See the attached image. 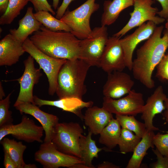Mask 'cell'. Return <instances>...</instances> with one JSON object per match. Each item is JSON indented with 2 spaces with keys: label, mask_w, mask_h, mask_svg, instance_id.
Segmentation results:
<instances>
[{
  "label": "cell",
  "mask_w": 168,
  "mask_h": 168,
  "mask_svg": "<svg viewBox=\"0 0 168 168\" xmlns=\"http://www.w3.org/2000/svg\"><path fill=\"white\" fill-rule=\"evenodd\" d=\"M141 138L133 132L122 128L118 145L120 152L123 154L133 152Z\"/></svg>",
  "instance_id": "f546056e"
},
{
  "label": "cell",
  "mask_w": 168,
  "mask_h": 168,
  "mask_svg": "<svg viewBox=\"0 0 168 168\" xmlns=\"http://www.w3.org/2000/svg\"><path fill=\"white\" fill-rule=\"evenodd\" d=\"M152 151L156 155L157 160L151 166L153 168H168V156L162 155L156 148L155 149H152Z\"/></svg>",
  "instance_id": "e575fe53"
},
{
  "label": "cell",
  "mask_w": 168,
  "mask_h": 168,
  "mask_svg": "<svg viewBox=\"0 0 168 168\" xmlns=\"http://www.w3.org/2000/svg\"><path fill=\"white\" fill-rule=\"evenodd\" d=\"M4 157L3 165L5 168H17V166L8 153L3 150Z\"/></svg>",
  "instance_id": "8d00e7d4"
},
{
  "label": "cell",
  "mask_w": 168,
  "mask_h": 168,
  "mask_svg": "<svg viewBox=\"0 0 168 168\" xmlns=\"http://www.w3.org/2000/svg\"><path fill=\"white\" fill-rule=\"evenodd\" d=\"M156 76L161 80H168V54L164 55L157 65Z\"/></svg>",
  "instance_id": "d6a6232c"
},
{
  "label": "cell",
  "mask_w": 168,
  "mask_h": 168,
  "mask_svg": "<svg viewBox=\"0 0 168 168\" xmlns=\"http://www.w3.org/2000/svg\"><path fill=\"white\" fill-rule=\"evenodd\" d=\"M30 0H8L7 10L0 18V24H11Z\"/></svg>",
  "instance_id": "83f0119b"
},
{
  "label": "cell",
  "mask_w": 168,
  "mask_h": 168,
  "mask_svg": "<svg viewBox=\"0 0 168 168\" xmlns=\"http://www.w3.org/2000/svg\"><path fill=\"white\" fill-rule=\"evenodd\" d=\"M37 168V166L35 164H26L25 168Z\"/></svg>",
  "instance_id": "ee69618b"
},
{
  "label": "cell",
  "mask_w": 168,
  "mask_h": 168,
  "mask_svg": "<svg viewBox=\"0 0 168 168\" xmlns=\"http://www.w3.org/2000/svg\"><path fill=\"white\" fill-rule=\"evenodd\" d=\"M83 132L78 123H59L55 128L52 142L60 151L81 159L79 140Z\"/></svg>",
  "instance_id": "5b68a950"
},
{
  "label": "cell",
  "mask_w": 168,
  "mask_h": 168,
  "mask_svg": "<svg viewBox=\"0 0 168 168\" xmlns=\"http://www.w3.org/2000/svg\"><path fill=\"white\" fill-rule=\"evenodd\" d=\"M12 92L0 100V127L12 124V112L9 110L10 97Z\"/></svg>",
  "instance_id": "4dcf8cb0"
},
{
  "label": "cell",
  "mask_w": 168,
  "mask_h": 168,
  "mask_svg": "<svg viewBox=\"0 0 168 168\" xmlns=\"http://www.w3.org/2000/svg\"><path fill=\"white\" fill-rule=\"evenodd\" d=\"M154 0H134V10L130 13V18L127 24L113 35L121 37L133 28L139 26L148 21L158 25L164 22L165 19L156 16L157 8L152 7Z\"/></svg>",
  "instance_id": "30bf717a"
},
{
  "label": "cell",
  "mask_w": 168,
  "mask_h": 168,
  "mask_svg": "<svg viewBox=\"0 0 168 168\" xmlns=\"http://www.w3.org/2000/svg\"><path fill=\"white\" fill-rule=\"evenodd\" d=\"M33 11L32 7H28L25 16L19 21L18 28L9 30L10 34L23 43L29 35L40 30L42 25L35 17Z\"/></svg>",
  "instance_id": "44dd1931"
},
{
  "label": "cell",
  "mask_w": 168,
  "mask_h": 168,
  "mask_svg": "<svg viewBox=\"0 0 168 168\" xmlns=\"http://www.w3.org/2000/svg\"><path fill=\"white\" fill-rule=\"evenodd\" d=\"M95 0H87L74 10L66 11L60 19L70 28V32L80 40L87 38L91 33L90 17L100 7Z\"/></svg>",
  "instance_id": "277c9868"
},
{
  "label": "cell",
  "mask_w": 168,
  "mask_h": 168,
  "mask_svg": "<svg viewBox=\"0 0 168 168\" xmlns=\"http://www.w3.org/2000/svg\"><path fill=\"white\" fill-rule=\"evenodd\" d=\"M120 37H108L100 59L99 67L107 73L123 71L126 67Z\"/></svg>",
  "instance_id": "4fadbf2b"
},
{
  "label": "cell",
  "mask_w": 168,
  "mask_h": 168,
  "mask_svg": "<svg viewBox=\"0 0 168 168\" xmlns=\"http://www.w3.org/2000/svg\"><path fill=\"white\" fill-rule=\"evenodd\" d=\"M42 52L56 58H78L80 40L70 32L53 31L42 25L29 38Z\"/></svg>",
  "instance_id": "7a4b0ae2"
},
{
  "label": "cell",
  "mask_w": 168,
  "mask_h": 168,
  "mask_svg": "<svg viewBox=\"0 0 168 168\" xmlns=\"http://www.w3.org/2000/svg\"><path fill=\"white\" fill-rule=\"evenodd\" d=\"M167 97L162 86H159L148 98L141 116V119L144 121L147 131L159 130L158 128L153 125V120L156 114H160L165 110L164 102Z\"/></svg>",
  "instance_id": "e0dca14e"
},
{
  "label": "cell",
  "mask_w": 168,
  "mask_h": 168,
  "mask_svg": "<svg viewBox=\"0 0 168 168\" xmlns=\"http://www.w3.org/2000/svg\"><path fill=\"white\" fill-rule=\"evenodd\" d=\"M60 0H53L52 6L54 9H58Z\"/></svg>",
  "instance_id": "7bdbcfd3"
},
{
  "label": "cell",
  "mask_w": 168,
  "mask_h": 168,
  "mask_svg": "<svg viewBox=\"0 0 168 168\" xmlns=\"http://www.w3.org/2000/svg\"><path fill=\"white\" fill-rule=\"evenodd\" d=\"M121 130L117 119L113 118L99 134V142L109 149H113L118 145Z\"/></svg>",
  "instance_id": "d4e9b609"
},
{
  "label": "cell",
  "mask_w": 168,
  "mask_h": 168,
  "mask_svg": "<svg viewBox=\"0 0 168 168\" xmlns=\"http://www.w3.org/2000/svg\"><path fill=\"white\" fill-rule=\"evenodd\" d=\"M34 100L35 104L39 107L45 105L55 106L63 110L73 113L82 119H83L84 117L82 112V110L85 108L91 107L93 104V102L91 101L85 102L82 99L76 98H67L59 99L56 100H49L42 99L34 96Z\"/></svg>",
  "instance_id": "d6986e66"
},
{
  "label": "cell",
  "mask_w": 168,
  "mask_h": 168,
  "mask_svg": "<svg viewBox=\"0 0 168 168\" xmlns=\"http://www.w3.org/2000/svg\"><path fill=\"white\" fill-rule=\"evenodd\" d=\"M91 67L79 58L67 59L61 67L57 77L56 93L59 99H82L87 92L85 82Z\"/></svg>",
  "instance_id": "3957f363"
},
{
  "label": "cell",
  "mask_w": 168,
  "mask_h": 168,
  "mask_svg": "<svg viewBox=\"0 0 168 168\" xmlns=\"http://www.w3.org/2000/svg\"><path fill=\"white\" fill-rule=\"evenodd\" d=\"M49 12L40 11L34 13L36 19L46 28L53 31L71 32L70 28L65 23L54 17Z\"/></svg>",
  "instance_id": "4316f807"
},
{
  "label": "cell",
  "mask_w": 168,
  "mask_h": 168,
  "mask_svg": "<svg viewBox=\"0 0 168 168\" xmlns=\"http://www.w3.org/2000/svg\"><path fill=\"white\" fill-rule=\"evenodd\" d=\"M34 157L44 168H74L77 164H85L80 158L59 151L52 142L41 144Z\"/></svg>",
  "instance_id": "ba28073f"
},
{
  "label": "cell",
  "mask_w": 168,
  "mask_h": 168,
  "mask_svg": "<svg viewBox=\"0 0 168 168\" xmlns=\"http://www.w3.org/2000/svg\"><path fill=\"white\" fill-rule=\"evenodd\" d=\"M23 43L10 33L0 41V66H11L16 63L25 52Z\"/></svg>",
  "instance_id": "ac0fdd59"
},
{
  "label": "cell",
  "mask_w": 168,
  "mask_h": 168,
  "mask_svg": "<svg viewBox=\"0 0 168 168\" xmlns=\"http://www.w3.org/2000/svg\"><path fill=\"white\" fill-rule=\"evenodd\" d=\"M162 26L156 27L152 35L138 49L133 61L132 70L134 78L149 89L155 86L152 74L168 47V32L162 37Z\"/></svg>",
  "instance_id": "6da1fadb"
},
{
  "label": "cell",
  "mask_w": 168,
  "mask_h": 168,
  "mask_svg": "<svg viewBox=\"0 0 168 168\" xmlns=\"http://www.w3.org/2000/svg\"><path fill=\"white\" fill-rule=\"evenodd\" d=\"M34 59L30 55L24 60L25 69L22 75L20 78L10 80L17 81L20 85V90L17 98L14 104L15 107L23 103H31L35 104L33 90L35 85L39 81L42 76L40 68H35Z\"/></svg>",
  "instance_id": "7c38bea8"
},
{
  "label": "cell",
  "mask_w": 168,
  "mask_h": 168,
  "mask_svg": "<svg viewBox=\"0 0 168 168\" xmlns=\"http://www.w3.org/2000/svg\"><path fill=\"white\" fill-rule=\"evenodd\" d=\"M154 131L147 130L141 139L135 147L133 154L126 167V168H139L142 161L148 149L154 147L153 138Z\"/></svg>",
  "instance_id": "603a6c76"
},
{
  "label": "cell",
  "mask_w": 168,
  "mask_h": 168,
  "mask_svg": "<svg viewBox=\"0 0 168 168\" xmlns=\"http://www.w3.org/2000/svg\"><path fill=\"white\" fill-rule=\"evenodd\" d=\"M3 150H5L16 164L17 168H25L26 164L23 159V155L26 146L21 142L14 139L4 138L0 141Z\"/></svg>",
  "instance_id": "484cf974"
},
{
  "label": "cell",
  "mask_w": 168,
  "mask_h": 168,
  "mask_svg": "<svg viewBox=\"0 0 168 168\" xmlns=\"http://www.w3.org/2000/svg\"><path fill=\"white\" fill-rule=\"evenodd\" d=\"M144 105L142 94L132 89L120 99L104 96L102 107L112 114L134 116L142 113Z\"/></svg>",
  "instance_id": "9c48e42d"
},
{
  "label": "cell",
  "mask_w": 168,
  "mask_h": 168,
  "mask_svg": "<svg viewBox=\"0 0 168 168\" xmlns=\"http://www.w3.org/2000/svg\"><path fill=\"white\" fill-rule=\"evenodd\" d=\"M44 129L35 124L34 120L24 115L20 123L0 127V141L7 135L28 143L36 141L42 142L41 139Z\"/></svg>",
  "instance_id": "8fae6325"
},
{
  "label": "cell",
  "mask_w": 168,
  "mask_h": 168,
  "mask_svg": "<svg viewBox=\"0 0 168 168\" xmlns=\"http://www.w3.org/2000/svg\"><path fill=\"white\" fill-rule=\"evenodd\" d=\"M119 166L108 161H104L97 166L98 168H119Z\"/></svg>",
  "instance_id": "f35d334b"
},
{
  "label": "cell",
  "mask_w": 168,
  "mask_h": 168,
  "mask_svg": "<svg viewBox=\"0 0 168 168\" xmlns=\"http://www.w3.org/2000/svg\"><path fill=\"white\" fill-rule=\"evenodd\" d=\"M115 118L122 128L134 132L141 138L147 131L144 123L137 120L134 116L116 114Z\"/></svg>",
  "instance_id": "f1b7e54d"
},
{
  "label": "cell",
  "mask_w": 168,
  "mask_h": 168,
  "mask_svg": "<svg viewBox=\"0 0 168 168\" xmlns=\"http://www.w3.org/2000/svg\"><path fill=\"white\" fill-rule=\"evenodd\" d=\"M23 44L25 52L33 58L46 75L49 82L48 93L49 95L53 96L56 93L58 73L67 59L49 56L35 46L29 38H28Z\"/></svg>",
  "instance_id": "52a82bcc"
},
{
  "label": "cell",
  "mask_w": 168,
  "mask_h": 168,
  "mask_svg": "<svg viewBox=\"0 0 168 168\" xmlns=\"http://www.w3.org/2000/svg\"><path fill=\"white\" fill-rule=\"evenodd\" d=\"M113 118L112 114L103 107L94 106L87 108L83 119L92 134L98 135Z\"/></svg>",
  "instance_id": "ffe728a7"
},
{
  "label": "cell",
  "mask_w": 168,
  "mask_h": 168,
  "mask_svg": "<svg viewBox=\"0 0 168 168\" xmlns=\"http://www.w3.org/2000/svg\"><path fill=\"white\" fill-rule=\"evenodd\" d=\"M161 4L162 9L158 11L157 14L161 17L168 19V0H157Z\"/></svg>",
  "instance_id": "74e56055"
},
{
  "label": "cell",
  "mask_w": 168,
  "mask_h": 168,
  "mask_svg": "<svg viewBox=\"0 0 168 168\" xmlns=\"http://www.w3.org/2000/svg\"><path fill=\"white\" fill-rule=\"evenodd\" d=\"M108 37L106 26L95 27L89 36L80 40L78 58L91 66L99 67L100 59Z\"/></svg>",
  "instance_id": "8992f818"
},
{
  "label": "cell",
  "mask_w": 168,
  "mask_h": 168,
  "mask_svg": "<svg viewBox=\"0 0 168 168\" xmlns=\"http://www.w3.org/2000/svg\"><path fill=\"white\" fill-rule=\"evenodd\" d=\"M164 104L166 109L163 113V117L166 123L168 125V97L166 99Z\"/></svg>",
  "instance_id": "60d3db41"
},
{
  "label": "cell",
  "mask_w": 168,
  "mask_h": 168,
  "mask_svg": "<svg viewBox=\"0 0 168 168\" xmlns=\"http://www.w3.org/2000/svg\"><path fill=\"white\" fill-rule=\"evenodd\" d=\"M134 0L105 1L103 3V12L102 15L101 26L111 25L114 23L120 13L127 7L134 5Z\"/></svg>",
  "instance_id": "7402d4cb"
},
{
  "label": "cell",
  "mask_w": 168,
  "mask_h": 168,
  "mask_svg": "<svg viewBox=\"0 0 168 168\" xmlns=\"http://www.w3.org/2000/svg\"><path fill=\"white\" fill-rule=\"evenodd\" d=\"M5 96V93L2 87V82H0V100L3 99V97Z\"/></svg>",
  "instance_id": "b9f144b4"
},
{
  "label": "cell",
  "mask_w": 168,
  "mask_h": 168,
  "mask_svg": "<svg viewBox=\"0 0 168 168\" xmlns=\"http://www.w3.org/2000/svg\"><path fill=\"white\" fill-rule=\"evenodd\" d=\"M92 134L89 130L87 135H82L79 140L81 159L89 168H95L92 164V161L94 158L98 157V153L102 150L96 146L95 141L92 138Z\"/></svg>",
  "instance_id": "cb8c5ba5"
},
{
  "label": "cell",
  "mask_w": 168,
  "mask_h": 168,
  "mask_svg": "<svg viewBox=\"0 0 168 168\" xmlns=\"http://www.w3.org/2000/svg\"><path fill=\"white\" fill-rule=\"evenodd\" d=\"M165 27L166 29V31L168 32V19H167V21L165 25Z\"/></svg>",
  "instance_id": "f6af8a7d"
},
{
  "label": "cell",
  "mask_w": 168,
  "mask_h": 168,
  "mask_svg": "<svg viewBox=\"0 0 168 168\" xmlns=\"http://www.w3.org/2000/svg\"><path fill=\"white\" fill-rule=\"evenodd\" d=\"M156 25L152 21H149L139 26L132 34L120 39L124 55L126 67L132 70L133 66V55L136 47L141 42L148 39L152 34Z\"/></svg>",
  "instance_id": "5bb4252c"
},
{
  "label": "cell",
  "mask_w": 168,
  "mask_h": 168,
  "mask_svg": "<svg viewBox=\"0 0 168 168\" xmlns=\"http://www.w3.org/2000/svg\"><path fill=\"white\" fill-rule=\"evenodd\" d=\"M74 0H63V2L57 9L56 13V18L60 19L66 12L68 6L71 2Z\"/></svg>",
  "instance_id": "d590c367"
},
{
  "label": "cell",
  "mask_w": 168,
  "mask_h": 168,
  "mask_svg": "<svg viewBox=\"0 0 168 168\" xmlns=\"http://www.w3.org/2000/svg\"><path fill=\"white\" fill-rule=\"evenodd\" d=\"M15 107L21 114H29L37 120L41 124L45 132L44 142H52L55 128L59 123V118L57 116L42 111L38 106L31 103H22Z\"/></svg>",
  "instance_id": "2e32d148"
},
{
  "label": "cell",
  "mask_w": 168,
  "mask_h": 168,
  "mask_svg": "<svg viewBox=\"0 0 168 168\" xmlns=\"http://www.w3.org/2000/svg\"><path fill=\"white\" fill-rule=\"evenodd\" d=\"M107 74V80L103 88L104 96L117 99L132 90L134 82L128 73L115 71Z\"/></svg>",
  "instance_id": "9a60e30c"
},
{
  "label": "cell",
  "mask_w": 168,
  "mask_h": 168,
  "mask_svg": "<svg viewBox=\"0 0 168 168\" xmlns=\"http://www.w3.org/2000/svg\"><path fill=\"white\" fill-rule=\"evenodd\" d=\"M153 142L156 148L162 155L168 156V133L162 134L158 133L155 134Z\"/></svg>",
  "instance_id": "1f68e13d"
},
{
  "label": "cell",
  "mask_w": 168,
  "mask_h": 168,
  "mask_svg": "<svg viewBox=\"0 0 168 168\" xmlns=\"http://www.w3.org/2000/svg\"><path fill=\"white\" fill-rule=\"evenodd\" d=\"M8 3V0H0V12L2 15L6 11Z\"/></svg>",
  "instance_id": "ab89813d"
},
{
  "label": "cell",
  "mask_w": 168,
  "mask_h": 168,
  "mask_svg": "<svg viewBox=\"0 0 168 168\" xmlns=\"http://www.w3.org/2000/svg\"><path fill=\"white\" fill-rule=\"evenodd\" d=\"M36 12L40 11H46L50 12L53 15L56 14L47 0H30Z\"/></svg>",
  "instance_id": "836d02e7"
}]
</instances>
